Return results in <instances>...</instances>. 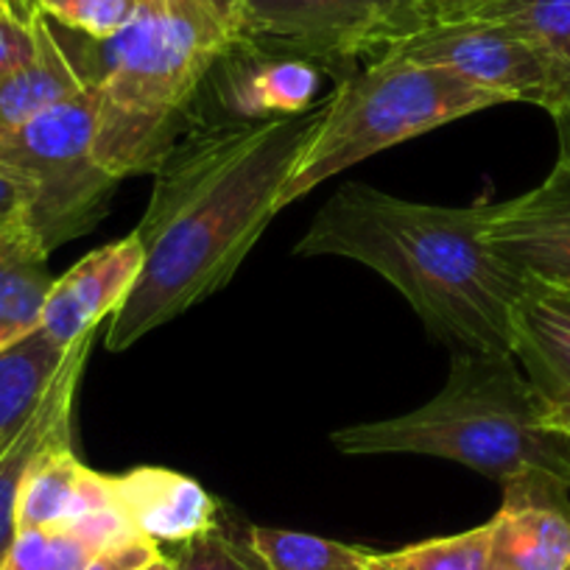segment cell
<instances>
[{
  "instance_id": "cell-2",
  "label": "cell",
  "mask_w": 570,
  "mask_h": 570,
  "mask_svg": "<svg viewBox=\"0 0 570 570\" xmlns=\"http://www.w3.org/2000/svg\"><path fill=\"white\" fill-rule=\"evenodd\" d=\"M487 202L440 207L347 183L322 205L294 255L350 257L409 299L451 353H512V311L531 279L490 249Z\"/></svg>"
},
{
  "instance_id": "cell-31",
  "label": "cell",
  "mask_w": 570,
  "mask_h": 570,
  "mask_svg": "<svg viewBox=\"0 0 570 570\" xmlns=\"http://www.w3.org/2000/svg\"><path fill=\"white\" fill-rule=\"evenodd\" d=\"M542 425H546L548 431H559V434L570 436V403L542 409Z\"/></svg>"
},
{
  "instance_id": "cell-22",
  "label": "cell",
  "mask_w": 570,
  "mask_h": 570,
  "mask_svg": "<svg viewBox=\"0 0 570 570\" xmlns=\"http://www.w3.org/2000/svg\"><path fill=\"white\" fill-rule=\"evenodd\" d=\"M249 546L266 570H364L372 557L370 548L263 525H252Z\"/></svg>"
},
{
  "instance_id": "cell-16",
  "label": "cell",
  "mask_w": 570,
  "mask_h": 570,
  "mask_svg": "<svg viewBox=\"0 0 570 570\" xmlns=\"http://www.w3.org/2000/svg\"><path fill=\"white\" fill-rule=\"evenodd\" d=\"M35 31V59L9 73H0V137L12 135L14 129L51 109L53 104L68 101L70 96L87 87L70 51L53 31L51 18L37 12Z\"/></svg>"
},
{
  "instance_id": "cell-7",
  "label": "cell",
  "mask_w": 570,
  "mask_h": 570,
  "mask_svg": "<svg viewBox=\"0 0 570 570\" xmlns=\"http://www.w3.org/2000/svg\"><path fill=\"white\" fill-rule=\"evenodd\" d=\"M428 23L425 0H244L235 46L303 62L383 57Z\"/></svg>"
},
{
  "instance_id": "cell-12",
  "label": "cell",
  "mask_w": 570,
  "mask_h": 570,
  "mask_svg": "<svg viewBox=\"0 0 570 570\" xmlns=\"http://www.w3.org/2000/svg\"><path fill=\"white\" fill-rule=\"evenodd\" d=\"M115 509L135 534L157 546H185L218 525V503L199 481L166 468L112 475Z\"/></svg>"
},
{
  "instance_id": "cell-26",
  "label": "cell",
  "mask_w": 570,
  "mask_h": 570,
  "mask_svg": "<svg viewBox=\"0 0 570 570\" xmlns=\"http://www.w3.org/2000/svg\"><path fill=\"white\" fill-rule=\"evenodd\" d=\"M37 53L35 18L20 20L9 12H0V73L31 62Z\"/></svg>"
},
{
  "instance_id": "cell-21",
  "label": "cell",
  "mask_w": 570,
  "mask_h": 570,
  "mask_svg": "<svg viewBox=\"0 0 570 570\" xmlns=\"http://www.w3.org/2000/svg\"><path fill=\"white\" fill-rule=\"evenodd\" d=\"M316 90V70L303 59L279 57L261 62L249 73L235 76L233 101L244 118H274V115H299L311 109Z\"/></svg>"
},
{
  "instance_id": "cell-27",
  "label": "cell",
  "mask_w": 570,
  "mask_h": 570,
  "mask_svg": "<svg viewBox=\"0 0 570 570\" xmlns=\"http://www.w3.org/2000/svg\"><path fill=\"white\" fill-rule=\"evenodd\" d=\"M160 546L140 534H131L126 540L112 542L104 551H98L85 570H140L142 564H149L151 559L160 557Z\"/></svg>"
},
{
  "instance_id": "cell-9",
  "label": "cell",
  "mask_w": 570,
  "mask_h": 570,
  "mask_svg": "<svg viewBox=\"0 0 570 570\" xmlns=\"http://www.w3.org/2000/svg\"><path fill=\"white\" fill-rule=\"evenodd\" d=\"M484 238L523 277L570 292V168L553 166L537 188L487 205Z\"/></svg>"
},
{
  "instance_id": "cell-6",
  "label": "cell",
  "mask_w": 570,
  "mask_h": 570,
  "mask_svg": "<svg viewBox=\"0 0 570 570\" xmlns=\"http://www.w3.org/2000/svg\"><path fill=\"white\" fill-rule=\"evenodd\" d=\"M98 87L87 85L0 137V166L35 188L31 227L51 255L57 246L90 233L109 210L118 179L96 157Z\"/></svg>"
},
{
  "instance_id": "cell-14",
  "label": "cell",
  "mask_w": 570,
  "mask_h": 570,
  "mask_svg": "<svg viewBox=\"0 0 570 570\" xmlns=\"http://www.w3.org/2000/svg\"><path fill=\"white\" fill-rule=\"evenodd\" d=\"M512 355L542 405L570 403V292L531 279L512 311Z\"/></svg>"
},
{
  "instance_id": "cell-34",
  "label": "cell",
  "mask_w": 570,
  "mask_h": 570,
  "mask_svg": "<svg viewBox=\"0 0 570 570\" xmlns=\"http://www.w3.org/2000/svg\"><path fill=\"white\" fill-rule=\"evenodd\" d=\"M3 3H7L9 14H14V18H20V20H31L37 14V9L31 0H3Z\"/></svg>"
},
{
  "instance_id": "cell-39",
  "label": "cell",
  "mask_w": 570,
  "mask_h": 570,
  "mask_svg": "<svg viewBox=\"0 0 570 570\" xmlns=\"http://www.w3.org/2000/svg\"><path fill=\"white\" fill-rule=\"evenodd\" d=\"M364 570H372V568H364Z\"/></svg>"
},
{
  "instance_id": "cell-1",
  "label": "cell",
  "mask_w": 570,
  "mask_h": 570,
  "mask_svg": "<svg viewBox=\"0 0 570 570\" xmlns=\"http://www.w3.org/2000/svg\"><path fill=\"white\" fill-rule=\"evenodd\" d=\"M331 96L299 115L194 126L166 151L137 238L142 268L109 316L104 344L124 353L218 294L246 261L325 124Z\"/></svg>"
},
{
  "instance_id": "cell-25",
  "label": "cell",
  "mask_w": 570,
  "mask_h": 570,
  "mask_svg": "<svg viewBox=\"0 0 570 570\" xmlns=\"http://www.w3.org/2000/svg\"><path fill=\"white\" fill-rule=\"evenodd\" d=\"M137 9L140 0H70L68 9L53 18V23L85 35L87 40L104 42L118 37L135 20Z\"/></svg>"
},
{
  "instance_id": "cell-24",
  "label": "cell",
  "mask_w": 570,
  "mask_h": 570,
  "mask_svg": "<svg viewBox=\"0 0 570 570\" xmlns=\"http://www.w3.org/2000/svg\"><path fill=\"white\" fill-rule=\"evenodd\" d=\"M174 559L179 570H266L257 553L252 551L249 540L240 546L222 525H213L210 531L179 546Z\"/></svg>"
},
{
  "instance_id": "cell-28",
  "label": "cell",
  "mask_w": 570,
  "mask_h": 570,
  "mask_svg": "<svg viewBox=\"0 0 570 570\" xmlns=\"http://www.w3.org/2000/svg\"><path fill=\"white\" fill-rule=\"evenodd\" d=\"M31 202H35V188L29 179L20 177L12 168L0 166V233L31 222Z\"/></svg>"
},
{
  "instance_id": "cell-37",
  "label": "cell",
  "mask_w": 570,
  "mask_h": 570,
  "mask_svg": "<svg viewBox=\"0 0 570 570\" xmlns=\"http://www.w3.org/2000/svg\"><path fill=\"white\" fill-rule=\"evenodd\" d=\"M0 12H7V7H3V3H0Z\"/></svg>"
},
{
  "instance_id": "cell-38",
  "label": "cell",
  "mask_w": 570,
  "mask_h": 570,
  "mask_svg": "<svg viewBox=\"0 0 570 570\" xmlns=\"http://www.w3.org/2000/svg\"><path fill=\"white\" fill-rule=\"evenodd\" d=\"M0 3H3V0H0ZM3 7H7V3H3ZM7 12H9V9H7Z\"/></svg>"
},
{
  "instance_id": "cell-11",
  "label": "cell",
  "mask_w": 570,
  "mask_h": 570,
  "mask_svg": "<svg viewBox=\"0 0 570 570\" xmlns=\"http://www.w3.org/2000/svg\"><path fill=\"white\" fill-rule=\"evenodd\" d=\"M142 268V244L137 233L112 240L81 257L73 268L53 279L42 305L40 331L62 350L98 331L107 316L124 305Z\"/></svg>"
},
{
  "instance_id": "cell-20",
  "label": "cell",
  "mask_w": 570,
  "mask_h": 570,
  "mask_svg": "<svg viewBox=\"0 0 570 570\" xmlns=\"http://www.w3.org/2000/svg\"><path fill=\"white\" fill-rule=\"evenodd\" d=\"M464 18L507 26L570 81V0H484Z\"/></svg>"
},
{
  "instance_id": "cell-5",
  "label": "cell",
  "mask_w": 570,
  "mask_h": 570,
  "mask_svg": "<svg viewBox=\"0 0 570 570\" xmlns=\"http://www.w3.org/2000/svg\"><path fill=\"white\" fill-rule=\"evenodd\" d=\"M503 104L453 70L383 53L331 92L325 124L294 168L279 205L303 199L377 151Z\"/></svg>"
},
{
  "instance_id": "cell-10",
  "label": "cell",
  "mask_w": 570,
  "mask_h": 570,
  "mask_svg": "<svg viewBox=\"0 0 570 570\" xmlns=\"http://www.w3.org/2000/svg\"><path fill=\"white\" fill-rule=\"evenodd\" d=\"M492 525V564L512 570H570V487L548 473L503 484Z\"/></svg>"
},
{
  "instance_id": "cell-35",
  "label": "cell",
  "mask_w": 570,
  "mask_h": 570,
  "mask_svg": "<svg viewBox=\"0 0 570 570\" xmlns=\"http://www.w3.org/2000/svg\"><path fill=\"white\" fill-rule=\"evenodd\" d=\"M140 570H179V568H177V559L168 557V553H160V557L151 559L149 564H142Z\"/></svg>"
},
{
  "instance_id": "cell-32",
  "label": "cell",
  "mask_w": 570,
  "mask_h": 570,
  "mask_svg": "<svg viewBox=\"0 0 570 570\" xmlns=\"http://www.w3.org/2000/svg\"><path fill=\"white\" fill-rule=\"evenodd\" d=\"M213 7L218 9V14H222V18L229 23V29H233L235 18H238V12H240V7H244V0H213ZM233 35H235V31H233Z\"/></svg>"
},
{
  "instance_id": "cell-19",
  "label": "cell",
  "mask_w": 570,
  "mask_h": 570,
  "mask_svg": "<svg viewBox=\"0 0 570 570\" xmlns=\"http://www.w3.org/2000/svg\"><path fill=\"white\" fill-rule=\"evenodd\" d=\"M68 350L53 344L40 327L0 350V453L12 445L42 403Z\"/></svg>"
},
{
  "instance_id": "cell-13",
  "label": "cell",
  "mask_w": 570,
  "mask_h": 570,
  "mask_svg": "<svg viewBox=\"0 0 570 570\" xmlns=\"http://www.w3.org/2000/svg\"><path fill=\"white\" fill-rule=\"evenodd\" d=\"M92 338L96 331L81 336L73 347L65 355V364L59 366L51 389L46 392L42 403L26 422V428L14 436L12 445L0 453V564L7 559L14 537H18V501L23 481L29 470L35 468L37 459L48 448L70 440V428H73V403L79 392V381L85 375V364L90 358Z\"/></svg>"
},
{
  "instance_id": "cell-8",
  "label": "cell",
  "mask_w": 570,
  "mask_h": 570,
  "mask_svg": "<svg viewBox=\"0 0 570 570\" xmlns=\"http://www.w3.org/2000/svg\"><path fill=\"white\" fill-rule=\"evenodd\" d=\"M386 53L448 68L503 101L542 107L548 115L570 92V81L531 42L490 20H436L400 40Z\"/></svg>"
},
{
  "instance_id": "cell-15",
  "label": "cell",
  "mask_w": 570,
  "mask_h": 570,
  "mask_svg": "<svg viewBox=\"0 0 570 570\" xmlns=\"http://www.w3.org/2000/svg\"><path fill=\"white\" fill-rule=\"evenodd\" d=\"M115 509L112 475L79 462L70 440L48 448L29 470L18 501V529H57Z\"/></svg>"
},
{
  "instance_id": "cell-18",
  "label": "cell",
  "mask_w": 570,
  "mask_h": 570,
  "mask_svg": "<svg viewBox=\"0 0 570 570\" xmlns=\"http://www.w3.org/2000/svg\"><path fill=\"white\" fill-rule=\"evenodd\" d=\"M131 534L135 531L118 509L57 529H23L14 537L0 570H85L98 551Z\"/></svg>"
},
{
  "instance_id": "cell-30",
  "label": "cell",
  "mask_w": 570,
  "mask_h": 570,
  "mask_svg": "<svg viewBox=\"0 0 570 570\" xmlns=\"http://www.w3.org/2000/svg\"><path fill=\"white\" fill-rule=\"evenodd\" d=\"M551 118H553V126H557V140H559L557 166L570 168V92L562 98V104L553 109Z\"/></svg>"
},
{
  "instance_id": "cell-17",
  "label": "cell",
  "mask_w": 570,
  "mask_h": 570,
  "mask_svg": "<svg viewBox=\"0 0 570 570\" xmlns=\"http://www.w3.org/2000/svg\"><path fill=\"white\" fill-rule=\"evenodd\" d=\"M48 249L31 222L0 233V350L12 347L40 327L51 292Z\"/></svg>"
},
{
  "instance_id": "cell-3",
  "label": "cell",
  "mask_w": 570,
  "mask_h": 570,
  "mask_svg": "<svg viewBox=\"0 0 570 570\" xmlns=\"http://www.w3.org/2000/svg\"><path fill=\"white\" fill-rule=\"evenodd\" d=\"M87 85L98 87L96 157L115 179L151 174L185 135L207 73L235 48L213 0H140L135 20L96 42Z\"/></svg>"
},
{
  "instance_id": "cell-23",
  "label": "cell",
  "mask_w": 570,
  "mask_h": 570,
  "mask_svg": "<svg viewBox=\"0 0 570 570\" xmlns=\"http://www.w3.org/2000/svg\"><path fill=\"white\" fill-rule=\"evenodd\" d=\"M492 559V525H475L453 537L405 546L400 551H372V570H487Z\"/></svg>"
},
{
  "instance_id": "cell-36",
  "label": "cell",
  "mask_w": 570,
  "mask_h": 570,
  "mask_svg": "<svg viewBox=\"0 0 570 570\" xmlns=\"http://www.w3.org/2000/svg\"><path fill=\"white\" fill-rule=\"evenodd\" d=\"M487 570H512V568H503V564H492L490 562V568H487Z\"/></svg>"
},
{
  "instance_id": "cell-33",
  "label": "cell",
  "mask_w": 570,
  "mask_h": 570,
  "mask_svg": "<svg viewBox=\"0 0 570 570\" xmlns=\"http://www.w3.org/2000/svg\"><path fill=\"white\" fill-rule=\"evenodd\" d=\"M31 3H35V9L40 14H46V18H59V14L65 12V9H68V3L70 0H31Z\"/></svg>"
},
{
  "instance_id": "cell-4",
  "label": "cell",
  "mask_w": 570,
  "mask_h": 570,
  "mask_svg": "<svg viewBox=\"0 0 570 570\" xmlns=\"http://www.w3.org/2000/svg\"><path fill=\"white\" fill-rule=\"evenodd\" d=\"M542 400L512 353H453L442 392L403 416L333 431L350 456L414 453L464 464L498 484L548 473L570 487V436L542 425Z\"/></svg>"
},
{
  "instance_id": "cell-29",
  "label": "cell",
  "mask_w": 570,
  "mask_h": 570,
  "mask_svg": "<svg viewBox=\"0 0 570 570\" xmlns=\"http://www.w3.org/2000/svg\"><path fill=\"white\" fill-rule=\"evenodd\" d=\"M484 0H425L428 23H436V20H459L475 9Z\"/></svg>"
}]
</instances>
